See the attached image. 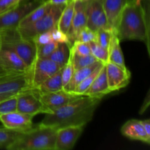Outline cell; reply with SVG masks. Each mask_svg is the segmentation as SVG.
Returning a JSON list of instances; mask_svg holds the SVG:
<instances>
[{
    "label": "cell",
    "instance_id": "cell-42",
    "mask_svg": "<svg viewBox=\"0 0 150 150\" xmlns=\"http://www.w3.org/2000/svg\"><path fill=\"white\" fill-rule=\"evenodd\" d=\"M17 95V94H0V101L4 100L7 99L12 96Z\"/></svg>",
    "mask_w": 150,
    "mask_h": 150
},
{
    "label": "cell",
    "instance_id": "cell-40",
    "mask_svg": "<svg viewBox=\"0 0 150 150\" xmlns=\"http://www.w3.org/2000/svg\"><path fill=\"white\" fill-rule=\"evenodd\" d=\"M70 0H47V2L55 5H66Z\"/></svg>",
    "mask_w": 150,
    "mask_h": 150
},
{
    "label": "cell",
    "instance_id": "cell-25",
    "mask_svg": "<svg viewBox=\"0 0 150 150\" xmlns=\"http://www.w3.org/2000/svg\"><path fill=\"white\" fill-rule=\"evenodd\" d=\"M50 6H51V4L47 2V1H44L40 5L38 6L35 10L31 11L25 17H23L21 21L19 22L18 27H25V26H28L36 22L48 11Z\"/></svg>",
    "mask_w": 150,
    "mask_h": 150
},
{
    "label": "cell",
    "instance_id": "cell-2",
    "mask_svg": "<svg viewBox=\"0 0 150 150\" xmlns=\"http://www.w3.org/2000/svg\"><path fill=\"white\" fill-rule=\"evenodd\" d=\"M101 98L81 95L75 100L45 114L40 124L57 129L67 126H86L92 120Z\"/></svg>",
    "mask_w": 150,
    "mask_h": 150
},
{
    "label": "cell",
    "instance_id": "cell-28",
    "mask_svg": "<svg viewBox=\"0 0 150 150\" xmlns=\"http://www.w3.org/2000/svg\"><path fill=\"white\" fill-rule=\"evenodd\" d=\"M21 132L0 127V149H6L16 140Z\"/></svg>",
    "mask_w": 150,
    "mask_h": 150
},
{
    "label": "cell",
    "instance_id": "cell-37",
    "mask_svg": "<svg viewBox=\"0 0 150 150\" xmlns=\"http://www.w3.org/2000/svg\"><path fill=\"white\" fill-rule=\"evenodd\" d=\"M51 32V31H49V32H43V33L37 35L32 39V40L35 42V45H42V44H45L47 43V42H51V41H52Z\"/></svg>",
    "mask_w": 150,
    "mask_h": 150
},
{
    "label": "cell",
    "instance_id": "cell-46",
    "mask_svg": "<svg viewBox=\"0 0 150 150\" xmlns=\"http://www.w3.org/2000/svg\"><path fill=\"white\" fill-rule=\"evenodd\" d=\"M27 1V0H21V1Z\"/></svg>",
    "mask_w": 150,
    "mask_h": 150
},
{
    "label": "cell",
    "instance_id": "cell-31",
    "mask_svg": "<svg viewBox=\"0 0 150 150\" xmlns=\"http://www.w3.org/2000/svg\"><path fill=\"white\" fill-rule=\"evenodd\" d=\"M57 45V42L53 40L42 45H36L37 58H49L50 55L55 50Z\"/></svg>",
    "mask_w": 150,
    "mask_h": 150
},
{
    "label": "cell",
    "instance_id": "cell-17",
    "mask_svg": "<svg viewBox=\"0 0 150 150\" xmlns=\"http://www.w3.org/2000/svg\"><path fill=\"white\" fill-rule=\"evenodd\" d=\"M121 133L132 140L150 144V136L146 134L141 120H131L126 122L121 127Z\"/></svg>",
    "mask_w": 150,
    "mask_h": 150
},
{
    "label": "cell",
    "instance_id": "cell-36",
    "mask_svg": "<svg viewBox=\"0 0 150 150\" xmlns=\"http://www.w3.org/2000/svg\"><path fill=\"white\" fill-rule=\"evenodd\" d=\"M21 0H0V15L17 6Z\"/></svg>",
    "mask_w": 150,
    "mask_h": 150
},
{
    "label": "cell",
    "instance_id": "cell-13",
    "mask_svg": "<svg viewBox=\"0 0 150 150\" xmlns=\"http://www.w3.org/2000/svg\"><path fill=\"white\" fill-rule=\"evenodd\" d=\"M85 126H67L57 130L55 150H70L82 134Z\"/></svg>",
    "mask_w": 150,
    "mask_h": 150
},
{
    "label": "cell",
    "instance_id": "cell-3",
    "mask_svg": "<svg viewBox=\"0 0 150 150\" xmlns=\"http://www.w3.org/2000/svg\"><path fill=\"white\" fill-rule=\"evenodd\" d=\"M57 130L51 127L35 125L33 127L21 132L8 146L9 150H55Z\"/></svg>",
    "mask_w": 150,
    "mask_h": 150
},
{
    "label": "cell",
    "instance_id": "cell-24",
    "mask_svg": "<svg viewBox=\"0 0 150 150\" xmlns=\"http://www.w3.org/2000/svg\"><path fill=\"white\" fill-rule=\"evenodd\" d=\"M74 0H70L64 7L59 19L57 28L66 35L68 32L70 24H71L73 13H74Z\"/></svg>",
    "mask_w": 150,
    "mask_h": 150
},
{
    "label": "cell",
    "instance_id": "cell-16",
    "mask_svg": "<svg viewBox=\"0 0 150 150\" xmlns=\"http://www.w3.org/2000/svg\"><path fill=\"white\" fill-rule=\"evenodd\" d=\"M0 66L9 72H26L31 70L12 48L4 45L0 48Z\"/></svg>",
    "mask_w": 150,
    "mask_h": 150
},
{
    "label": "cell",
    "instance_id": "cell-22",
    "mask_svg": "<svg viewBox=\"0 0 150 150\" xmlns=\"http://www.w3.org/2000/svg\"><path fill=\"white\" fill-rule=\"evenodd\" d=\"M36 89L40 93L57 92L63 89L62 82V69L41 83L36 88Z\"/></svg>",
    "mask_w": 150,
    "mask_h": 150
},
{
    "label": "cell",
    "instance_id": "cell-15",
    "mask_svg": "<svg viewBox=\"0 0 150 150\" xmlns=\"http://www.w3.org/2000/svg\"><path fill=\"white\" fill-rule=\"evenodd\" d=\"M74 13L72 18L71 24L67 34L69 45L72 46L76 40L79 32L83 28L86 26V2L82 0H74Z\"/></svg>",
    "mask_w": 150,
    "mask_h": 150
},
{
    "label": "cell",
    "instance_id": "cell-35",
    "mask_svg": "<svg viewBox=\"0 0 150 150\" xmlns=\"http://www.w3.org/2000/svg\"><path fill=\"white\" fill-rule=\"evenodd\" d=\"M73 72H74V69H73L72 62L70 58L67 64L62 68V82L63 88L70 81L73 74Z\"/></svg>",
    "mask_w": 150,
    "mask_h": 150
},
{
    "label": "cell",
    "instance_id": "cell-7",
    "mask_svg": "<svg viewBox=\"0 0 150 150\" xmlns=\"http://www.w3.org/2000/svg\"><path fill=\"white\" fill-rule=\"evenodd\" d=\"M47 0L22 1L14 8L0 15V32L10 28L18 27L19 22L29 13Z\"/></svg>",
    "mask_w": 150,
    "mask_h": 150
},
{
    "label": "cell",
    "instance_id": "cell-26",
    "mask_svg": "<svg viewBox=\"0 0 150 150\" xmlns=\"http://www.w3.org/2000/svg\"><path fill=\"white\" fill-rule=\"evenodd\" d=\"M70 58L72 62V64H73L74 70L82 68V67H87V66L90 65V64L98 61L92 54L84 56L79 55V54L73 52L71 50V48H70Z\"/></svg>",
    "mask_w": 150,
    "mask_h": 150
},
{
    "label": "cell",
    "instance_id": "cell-20",
    "mask_svg": "<svg viewBox=\"0 0 150 150\" xmlns=\"http://www.w3.org/2000/svg\"><path fill=\"white\" fill-rule=\"evenodd\" d=\"M101 64H103L102 62H100L98 61L96 62L93 63V64H90V65L87 66V67H82V68L74 70L70 81L66 84V86L63 88V89L67 92L73 93L74 89L77 86V85L80 82H81L85 78L87 77L89 74H91L97 67L100 66Z\"/></svg>",
    "mask_w": 150,
    "mask_h": 150
},
{
    "label": "cell",
    "instance_id": "cell-11",
    "mask_svg": "<svg viewBox=\"0 0 150 150\" xmlns=\"http://www.w3.org/2000/svg\"><path fill=\"white\" fill-rule=\"evenodd\" d=\"M105 66L108 87L111 92L120 90L130 83L131 73L128 69H123L110 62L105 64Z\"/></svg>",
    "mask_w": 150,
    "mask_h": 150
},
{
    "label": "cell",
    "instance_id": "cell-34",
    "mask_svg": "<svg viewBox=\"0 0 150 150\" xmlns=\"http://www.w3.org/2000/svg\"><path fill=\"white\" fill-rule=\"evenodd\" d=\"M71 50L76 54L79 55H88L92 54L91 53L90 47L89 42H80V41H75L71 46Z\"/></svg>",
    "mask_w": 150,
    "mask_h": 150
},
{
    "label": "cell",
    "instance_id": "cell-5",
    "mask_svg": "<svg viewBox=\"0 0 150 150\" xmlns=\"http://www.w3.org/2000/svg\"><path fill=\"white\" fill-rule=\"evenodd\" d=\"M65 5L51 4L48 11L32 24L25 27H17L23 38L32 40L37 35L49 32L57 27L59 19Z\"/></svg>",
    "mask_w": 150,
    "mask_h": 150
},
{
    "label": "cell",
    "instance_id": "cell-4",
    "mask_svg": "<svg viewBox=\"0 0 150 150\" xmlns=\"http://www.w3.org/2000/svg\"><path fill=\"white\" fill-rule=\"evenodd\" d=\"M1 45L12 48L23 62L32 67L37 58V48L32 40L23 38L17 27L4 29L0 32Z\"/></svg>",
    "mask_w": 150,
    "mask_h": 150
},
{
    "label": "cell",
    "instance_id": "cell-33",
    "mask_svg": "<svg viewBox=\"0 0 150 150\" xmlns=\"http://www.w3.org/2000/svg\"><path fill=\"white\" fill-rule=\"evenodd\" d=\"M94 40H96V32L88 28L87 26H85L80 31L76 41L89 42Z\"/></svg>",
    "mask_w": 150,
    "mask_h": 150
},
{
    "label": "cell",
    "instance_id": "cell-41",
    "mask_svg": "<svg viewBox=\"0 0 150 150\" xmlns=\"http://www.w3.org/2000/svg\"><path fill=\"white\" fill-rule=\"evenodd\" d=\"M142 124H143L144 128L145 131H146V134L150 136V120H146L142 121Z\"/></svg>",
    "mask_w": 150,
    "mask_h": 150
},
{
    "label": "cell",
    "instance_id": "cell-30",
    "mask_svg": "<svg viewBox=\"0 0 150 150\" xmlns=\"http://www.w3.org/2000/svg\"><path fill=\"white\" fill-rule=\"evenodd\" d=\"M114 30L110 29H100L96 32V42L103 48L108 50Z\"/></svg>",
    "mask_w": 150,
    "mask_h": 150
},
{
    "label": "cell",
    "instance_id": "cell-27",
    "mask_svg": "<svg viewBox=\"0 0 150 150\" xmlns=\"http://www.w3.org/2000/svg\"><path fill=\"white\" fill-rule=\"evenodd\" d=\"M103 64H101L100 66H99L98 67H97L93 72H92L91 74H89L87 77L85 78L81 82L79 83L77 85V86L76 87V89L73 91V94H76L78 95H84L85 92L88 89V88L91 86V84L92 83V82L94 81V80L95 79V78L97 77V76L98 75V73H100V70L102 69V67H103Z\"/></svg>",
    "mask_w": 150,
    "mask_h": 150
},
{
    "label": "cell",
    "instance_id": "cell-12",
    "mask_svg": "<svg viewBox=\"0 0 150 150\" xmlns=\"http://www.w3.org/2000/svg\"><path fill=\"white\" fill-rule=\"evenodd\" d=\"M39 95L44 107L47 110V114H51L55 110L64 106V105L75 100L81 96L66 92L64 89L57 92L45 93L39 92Z\"/></svg>",
    "mask_w": 150,
    "mask_h": 150
},
{
    "label": "cell",
    "instance_id": "cell-44",
    "mask_svg": "<svg viewBox=\"0 0 150 150\" xmlns=\"http://www.w3.org/2000/svg\"><path fill=\"white\" fill-rule=\"evenodd\" d=\"M3 71H6V70H4V69H3L2 67H1V66H0V73H1V72H3Z\"/></svg>",
    "mask_w": 150,
    "mask_h": 150
},
{
    "label": "cell",
    "instance_id": "cell-10",
    "mask_svg": "<svg viewBox=\"0 0 150 150\" xmlns=\"http://www.w3.org/2000/svg\"><path fill=\"white\" fill-rule=\"evenodd\" d=\"M86 26L96 32L100 29H110L102 1L88 0L86 2Z\"/></svg>",
    "mask_w": 150,
    "mask_h": 150
},
{
    "label": "cell",
    "instance_id": "cell-43",
    "mask_svg": "<svg viewBox=\"0 0 150 150\" xmlns=\"http://www.w3.org/2000/svg\"><path fill=\"white\" fill-rule=\"evenodd\" d=\"M142 0H133V1H134V2L137 4H142Z\"/></svg>",
    "mask_w": 150,
    "mask_h": 150
},
{
    "label": "cell",
    "instance_id": "cell-8",
    "mask_svg": "<svg viewBox=\"0 0 150 150\" xmlns=\"http://www.w3.org/2000/svg\"><path fill=\"white\" fill-rule=\"evenodd\" d=\"M17 111L35 117L38 114H47L38 91L34 88L25 89L16 95Z\"/></svg>",
    "mask_w": 150,
    "mask_h": 150
},
{
    "label": "cell",
    "instance_id": "cell-18",
    "mask_svg": "<svg viewBox=\"0 0 150 150\" xmlns=\"http://www.w3.org/2000/svg\"><path fill=\"white\" fill-rule=\"evenodd\" d=\"M130 1L133 0H103V6L106 14L108 24L112 30L116 31L122 10Z\"/></svg>",
    "mask_w": 150,
    "mask_h": 150
},
{
    "label": "cell",
    "instance_id": "cell-32",
    "mask_svg": "<svg viewBox=\"0 0 150 150\" xmlns=\"http://www.w3.org/2000/svg\"><path fill=\"white\" fill-rule=\"evenodd\" d=\"M17 111V98L16 95L7 99L0 101V115L14 112Z\"/></svg>",
    "mask_w": 150,
    "mask_h": 150
},
{
    "label": "cell",
    "instance_id": "cell-19",
    "mask_svg": "<svg viewBox=\"0 0 150 150\" xmlns=\"http://www.w3.org/2000/svg\"><path fill=\"white\" fill-rule=\"evenodd\" d=\"M108 93H111V91L108 87L105 66L104 64L100 73L83 95L102 99L105 95Z\"/></svg>",
    "mask_w": 150,
    "mask_h": 150
},
{
    "label": "cell",
    "instance_id": "cell-14",
    "mask_svg": "<svg viewBox=\"0 0 150 150\" xmlns=\"http://www.w3.org/2000/svg\"><path fill=\"white\" fill-rule=\"evenodd\" d=\"M33 117L32 115L16 111L0 115V121L6 128L23 132L35 126L32 122Z\"/></svg>",
    "mask_w": 150,
    "mask_h": 150
},
{
    "label": "cell",
    "instance_id": "cell-45",
    "mask_svg": "<svg viewBox=\"0 0 150 150\" xmlns=\"http://www.w3.org/2000/svg\"><path fill=\"white\" fill-rule=\"evenodd\" d=\"M1 46V36H0V48Z\"/></svg>",
    "mask_w": 150,
    "mask_h": 150
},
{
    "label": "cell",
    "instance_id": "cell-9",
    "mask_svg": "<svg viewBox=\"0 0 150 150\" xmlns=\"http://www.w3.org/2000/svg\"><path fill=\"white\" fill-rule=\"evenodd\" d=\"M62 67L49 58H36L31 67V83L36 89L41 83L60 70Z\"/></svg>",
    "mask_w": 150,
    "mask_h": 150
},
{
    "label": "cell",
    "instance_id": "cell-1",
    "mask_svg": "<svg viewBox=\"0 0 150 150\" xmlns=\"http://www.w3.org/2000/svg\"><path fill=\"white\" fill-rule=\"evenodd\" d=\"M116 32L120 41L145 42L149 54V0H142L141 4L129 1L122 10Z\"/></svg>",
    "mask_w": 150,
    "mask_h": 150
},
{
    "label": "cell",
    "instance_id": "cell-29",
    "mask_svg": "<svg viewBox=\"0 0 150 150\" xmlns=\"http://www.w3.org/2000/svg\"><path fill=\"white\" fill-rule=\"evenodd\" d=\"M92 55L103 64H106L108 62V51L103 48L95 40L89 42Z\"/></svg>",
    "mask_w": 150,
    "mask_h": 150
},
{
    "label": "cell",
    "instance_id": "cell-38",
    "mask_svg": "<svg viewBox=\"0 0 150 150\" xmlns=\"http://www.w3.org/2000/svg\"><path fill=\"white\" fill-rule=\"evenodd\" d=\"M51 38L52 40L56 42H67L69 44L68 39L66 34L63 33L62 31L58 29L57 28H55L53 30H51Z\"/></svg>",
    "mask_w": 150,
    "mask_h": 150
},
{
    "label": "cell",
    "instance_id": "cell-21",
    "mask_svg": "<svg viewBox=\"0 0 150 150\" xmlns=\"http://www.w3.org/2000/svg\"><path fill=\"white\" fill-rule=\"evenodd\" d=\"M108 62L120 66L123 69H127L125 63L124 56L120 47V40L116 31L113 33L111 42L108 47Z\"/></svg>",
    "mask_w": 150,
    "mask_h": 150
},
{
    "label": "cell",
    "instance_id": "cell-47",
    "mask_svg": "<svg viewBox=\"0 0 150 150\" xmlns=\"http://www.w3.org/2000/svg\"><path fill=\"white\" fill-rule=\"evenodd\" d=\"M98 1H103V0H98Z\"/></svg>",
    "mask_w": 150,
    "mask_h": 150
},
{
    "label": "cell",
    "instance_id": "cell-39",
    "mask_svg": "<svg viewBox=\"0 0 150 150\" xmlns=\"http://www.w3.org/2000/svg\"><path fill=\"white\" fill-rule=\"evenodd\" d=\"M149 95H150V92H149V91H148L147 94H146V98H145V99H144V101L143 104H142V107H141V108H140V111H139V114H144V113L145 111H146V109L149 108V104H150V100H149L150 96H149Z\"/></svg>",
    "mask_w": 150,
    "mask_h": 150
},
{
    "label": "cell",
    "instance_id": "cell-23",
    "mask_svg": "<svg viewBox=\"0 0 150 150\" xmlns=\"http://www.w3.org/2000/svg\"><path fill=\"white\" fill-rule=\"evenodd\" d=\"M70 48L71 46L67 42H58L55 50L50 55L49 59L63 67L70 59Z\"/></svg>",
    "mask_w": 150,
    "mask_h": 150
},
{
    "label": "cell",
    "instance_id": "cell-6",
    "mask_svg": "<svg viewBox=\"0 0 150 150\" xmlns=\"http://www.w3.org/2000/svg\"><path fill=\"white\" fill-rule=\"evenodd\" d=\"M30 88H33L31 83V70L0 73V94H18Z\"/></svg>",
    "mask_w": 150,
    "mask_h": 150
}]
</instances>
